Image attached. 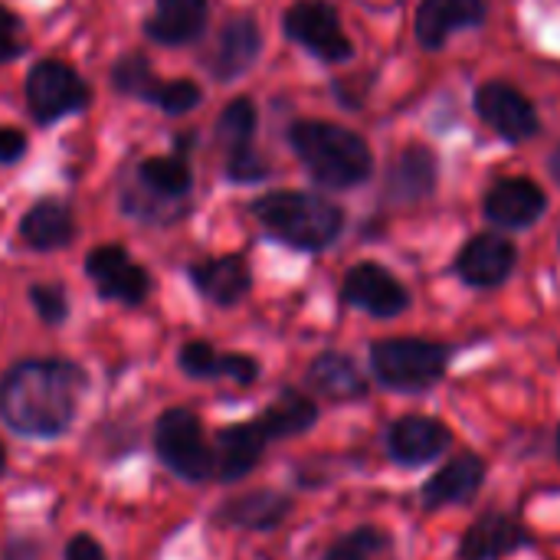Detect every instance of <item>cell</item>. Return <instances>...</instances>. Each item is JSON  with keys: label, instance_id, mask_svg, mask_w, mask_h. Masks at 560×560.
I'll return each mask as SVG.
<instances>
[{"label": "cell", "instance_id": "cell-6", "mask_svg": "<svg viewBox=\"0 0 560 560\" xmlns=\"http://www.w3.org/2000/svg\"><path fill=\"white\" fill-rule=\"evenodd\" d=\"M26 98H30V108L39 121H56L62 115L85 108L92 98V89L66 62L46 59V62L33 66V72L26 79Z\"/></svg>", "mask_w": 560, "mask_h": 560}, {"label": "cell", "instance_id": "cell-12", "mask_svg": "<svg viewBox=\"0 0 560 560\" xmlns=\"http://www.w3.org/2000/svg\"><path fill=\"white\" fill-rule=\"evenodd\" d=\"M476 112L486 125H492L505 141H528L538 131L535 105L509 82H486L476 92Z\"/></svg>", "mask_w": 560, "mask_h": 560}, {"label": "cell", "instance_id": "cell-29", "mask_svg": "<svg viewBox=\"0 0 560 560\" xmlns=\"http://www.w3.org/2000/svg\"><path fill=\"white\" fill-rule=\"evenodd\" d=\"M253 131H256V108L249 98H233L220 121H217V141L226 148V154H243L249 151V141H253Z\"/></svg>", "mask_w": 560, "mask_h": 560}, {"label": "cell", "instance_id": "cell-18", "mask_svg": "<svg viewBox=\"0 0 560 560\" xmlns=\"http://www.w3.org/2000/svg\"><path fill=\"white\" fill-rule=\"evenodd\" d=\"M180 371L190 374V377H230L233 384H253L259 377V364L246 354H220L213 345L207 341H190L180 348V358H177Z\"/></svg>", "mask_w": 560, "mask_h": 560}, {"label": "cell", "instance_id": "cell-28", "mask_svg": "<svg viewBox=\"0 0 560 560\" xmlns=\"http://www.w3.org/2000/svg\"><path fill=\"white\" fill-rule=\"evenodd\" d=\"M138 177L151 194L161 197H184L194 184L190 164L184 158H148L138 167Z\"/></svg>", "mask_w": 560, "mask_h": 560}, {"label": "cell", "instance_id": "cell-31", "mask_svg": "<svg viewBox=\"0 0 560 560\" xmlns=\"http://www.w3.org/2000/svg\"><path fill=\"white\" fill-rule=\"evenodd\" d=\"M197 102H200V85L190 82V79L161 82L158 92H154V98H151V105H161V108L171 112V115H184V112H190Z\"/></svg>", "mask_w": 560, "mask_h": 560}, {"label": "cell", "instance_id": "cell-2", "mask_svg": "<svg viewBox=\"0 0 560 560\" xmlns=\"http://www.w3.org/2000/svg\"><path fill=\"white\" fill-rule=\"evenodd\" d=\"M289 141L302 158V164L308 167V174L325 187L345 190L371 177L374 154L368 141L351 128L331 121H295Z\"/></svg>", "mask_w": 560, "mask_h": 560}, {"label": "cell", "instance_id": "cell-38", "mask_svg": "<svg viewBox=\"0 0 560 560\" xmlns=\"http://www.w3.org/2000/svg\"><path fill=\"white\" fill-rule=\"evenodd\" d=\"M555 456L560 459V427H558V433H555Z\"/></svg>", "mask_w": 560, "mask_h": 560}, {"label": "cell", "instance_id": "cell-8", "mask_svg": "<svg viewBox=\"0 0 560 560\" xmlns=\"http://www.w3.org/2000/svg\"><path fill=\"white\" fill-rule=\"evenodd\" d=\"M285 33L295 43H302L305 49H312L315 56L328 59V62H341V59H348L354 52L351 39L341 30L338 13L322 0H302L295 7H289Z\"/></svg>", "mask_w": 560, "mask_h": 560}, {"label": "cell", "instance_id": "cell-39", "mask_svg": "<svg viewBox=\"0 0 560 560\" xmlns=\"http://www.w3.org/2000/svg\"><path fill=\"white\" fill-rule=\"evenodd\" d=\"M3 463H7V459H3V446H0V472H3Z\"/></svg>", "mask_w": 560, "mask_h": 560}, {"label": "cell", "instance_id": "cell-3", "mask_svg": "<svg viewBox=\"0 0 560 560\" xmlns=\"http://www.w3.org/2000/svg\"><path fill=\"white\" fill-rule=\"evenodd\" d=\"M253 210L272 236L295 249H325L338 240L345 226V217L335 203L299 190L266 194L262 200H256Z\"/></svg>", "mask_w": 560, "mask_h": 560}, {"label": "cell", "instance_id": "cell-13", "mask_svg": "<svg viewBox=\"0 0 560 560\" xmlns=\"http://www.w3.org/2000/svg\"><path fill=\"white\" fill-rule=\"evenodd\" d=\"M515 262H518V249L512 240L495 233H479L463 246L456 259V272L472 289H495L515 272Z\"/></svg>", "mask_w": 560, "mask_h": 560}, {"label": "cell", "instance_id": "cell-24", "mask_svg": "<svg viewBox=\"0 0 560 560\" xmlns=\"http://www.w3.org/2000/svg\"><path fill=\"white\" fill-rule=\"evenodd\" d=\"M289 512H292V499L289 495L262 489V492H246V495L226 502L220 518L230 522V525L249 528V532H272V528H279L289 518Z\"/></svg>", "mask_w": 560, "mask_h": 560}, {"label": "cell", "instance_id": "cell-22", "mask_svg": "<svg viewBox=\"0 0 560 560\" xmlns=\"http://www.w3.org/2000/svg\"><path fill=\"white\" fill-rule=\"evenodd\" d=\"M433 187H436V154L423 144H410L397 158L387 177V194L400 203H413V200L430 197Z\"/></svg>", "mask_w": 560, "mask_h": 560}, {"label": "cell", "instance_id": "cell-7", "mask_svg": "<svg viewBox=\"0 0 560 560\" xmlns=\"http://www.w3.org/2000/svg\"><path fill=\"white\" fill-rule=\"evenodd\" d=\"M384 443H387V453H390V459L397 466L423 469L453 446V430L436 417L407 413V417H400V420H394L387 427Z\"/></svg>", "mask_w": 560, "mask_h": 560}, {"label": "cell", "instance_id": "cell-30", "mask_svg": "<svg viewBox=\"0 0 560 560\" xmlns=\"http://www.w3.org/2000/svg\"><path fill=\"white\" fill-rule=\"evenodd\" d=\"M112 82H115V89H121V92H128V95H138V98H144V102H151L154 92H158V85H161V79L151 72L148 59L138 56V52H128L125 59L115 62Z\"/></svg>", "mask_w": 560, "mask_h": 560}, {"label": "cell", "instance_id": "cell-10", "mask_svg": "<svg viewBox=\"0 0 560 560\" xmlns=\"http://www.w3.org/2000/svg\"><path fill=\"white\" fill-rule=\"evenodd\" d=\"M535 538L525 528L522 518L509 512H486L479 515L459 538V560H505L525 548H532Z\"/></svg>", "mask_w": 560, "mask_h": 560}, {"label": "cell", "instance_id": "cell-5", "mask_svg": "<svg viewBox=\"0 0 560 560\" xmlns=\"http://www.w3.org/2000/svg\"><path fill=\"white\" fill-rule=\"evenodd\" d=\"M154 450L171 472L187 482H207L213 476V450L203 440L197 413L174 407L154 423Z\"/></svg>", "mask_w": 560, "mask_h": 560}, {"label": "cell", "instance_id": "cell-34", "mask_svg": "<svg viewBox=\"0 0 560 560\" xmlns=\"http://www.w3.org/2000/svg\"><path fill=\"white\" fill-rule=\"evenodd\" d=\"M266 161L262 158H256L253 151H243V154H233L230 158V177H236V180H259V177H266Z\"/></svg>", "mask_w": 560, "mask_h": 560}, {"label": "cell", "instance_id": "cell-35", "mask_svg": "<svg viewBox=\"0 0 560 560\" xmlns=\"http://www.w3.org/2000/svg\"><path fill=\"white\" fill-rule=\"evenodd\" d=\"M66 560H105V551L98 548L95 538L89 535H75L66 548Z\"/></svg>", "mask_w": 560, "mask_h": 560}, {"label": "cell", "instance_id": "cell-14", "mask_svg": "<svg viewBox=\"0 0 560 560\" xmlns=\"http://www.w3.org/2000/svg\"><path fill=\"white\" fill-rule=\"evenodd\" d=\"M85 269L95 279L102 299L138 305V302H144V295L151 289L148 272L138 262H131L121 246H98V249H92L89 259H85Z\"/></svg>", "mask_w": 560, "mask_h": 560}, {"label": "cell", "instance_id": "cell-27", "mask_svg": "<svg viewBox=\"0 0 560 560\" xmlns=\"http://www.w3.org/2000/svg\"><path fill=\"white\" fill-rule=\"evenodd\" d=\"M394 558V538L384 528L364 525L348 532L345 538H338L328 551L325 560H390Z\"/></svg>", "mask_w": 560, "mask_h": 560}, {"label": "cell", "instance_id": "cell-33", "mask_svg": "<svg viewBox=\"0 0 560 560\" xmlns=\"http://www.w3.org/2000/svg\"><path fill=\"white\" fill-rule=\"evenodd\" d=\"M23 52V30H20V20L0 7V62H10Z\"/></svg>", "mask_w": 560, "mask_h": 560}, {"label": "cell", "instance_id": "cell-17", "mask_svg": "<svg viewBox=\"0 0 560 560\" xmlns=\"http://www.w3.org/2000/svg\"><path fill=\"white\" fill-rule=\"evenodd\" d=\"M486 0H423L417 10V36L427 49H440L456 30L479 26Z\"/></svg>", "mask_w": 560, "mask_h": 560}, {"label": "cell", "instance_id": "cell-23", "mask_svg": "<svg viewBox=\"0 0 560 560\" xmlns=\"http://www.w3.org/2000/svg\"><path fill=\"white\" fill-rule=\"evenodd\" d=\"M190 279L217 305H236L249 292V269L240 256L203 259L190 269Z\"/></svg>", "mask_w": 560, "mask_h": 560}, {"label": "cell", "instance_id": "cell-19", "mask_svg": "<svg viewBox=\"0 0 560 560\" xmlns=\"http://www.w3.org/2000/svg\"><path fill=\"white\" fill-rule=\"evenodd\" d=\"M256 52H259V26L249 16H236L223 26L213 59H210V69L220 82H230L253 66Z\"/></svg>", "mask_w": 560, "mask_h": 560}, {"label": "cell", "instance_id": "cell-1", "mask_svg": "<svg viewBox=\"0 0 560 560\" xmlns=\"http://www.w3.org/2000/svg\"><path fill=\"white\" fill-rule=\"evenodd\" d=\"M85 374L69 361H23L0 381V413L33 440L62 436L79 410Z\"/></svg>", "mask_w": 560, "mask_h": 560}, {"label": "cell", "instance_id": "cell-15", "mask_svg": "<svg viewBox=\"0 0 560 560\" xmlns=\"http://www.w3.org/2000/svg\"><path fill=\"white\" fill-rule=\"evenodd\" d=\"M269 440L262 433L259 423H236V427H223L213 440V476L223 482H240L246 479L262 453H266Z\"/></svg>", "mask_w": 560, "mask_h": 560}, {"label": "cell", "instance_id": "cell-21", "mask_svg": "<svg viewBox=\"0 0 560 560\" xmlns=\"http://www.w3.org/2000/svg\"><path fill=\"white\" fill-rule=\"evenodd\" d=\"M308 384L335 400V404H348V400H361L368 394V381L364 374L358 371V364L348 358V354H338V351H325L312 361L308 368Z\"/></svg>", "mask_w": 560, "mask_h": 560}, {"label": "cell", "instance_id": "cell-37", "mask_svg": "<svg viewBox=\"0 0 560 560\" xmlns=\"http://www.w3.org/2000/svg\"><path fill=\"white\" fill-rule=\"evenodd\" d=\"M551 171H555V177L560 180V148L555 151V158H551Z\"/></svg>", "mask_w": 560, "mask_h": 560}, {"label": "cell", "instance_id": "cell-36", "mask_svg": "<svg viewBox=\"0 0 560 560\" xmlns=\"http://www.w3.org/2000/svg\"><path fill=\"white\" fill-rule=\"evenodd\" d=\"M26 151V138L16 128H0V164H13Z\"/></svg>", "mask_w": 560, "mask_h": 560}, {"label": "cell", "instance_id": "cell-25", "mask_svg": "<svg viewBox=\"0 0 560 560\" xmlns=\"http://www.w3.org/2000/svg\"><path fill=\"white\" fill-rule=\"evenodd\" d=\"M20 236L30 249H39V253H49V249H62L72 243L75 236V223L69 217V210L56 200H43L36 203L23 223H20Z\"/></svg>", "mask_w": 560, "mask_h": 560}, {"label": "cell", "instance_id": "cell-4", "mask_svg": "<svg viewBox=\"0 0 560 560\" xmlns=\"http://www.w3.org/2000/svg\"><path fill=\"white\" fill-rule=\"evenodd\" d=\"M453 361V348L427 338H384L371 345V371L381 387L397 394H423L436 387Z\"/></svg>", "mask_w": 560, "mask_h": 560}, {"label": "cell", "instance_id": "cell-20", "mask_svg": "<svg viewBox=\"0 0 560 560\" xmlns=\"http://www.w3.org/2000/svg\"><path fill=\"white\" fill-rule=\"evenodd\" d=\"M203 26H207V0H154L148 36L164 46H177L200 36Z\"/></svg>", "mask_w": 560, "mask_h": 560}, {"label": "cell", "instance_id": "cell-32", "mask_svg": "<svg viewBox=\"0 0 560 560\" xmlns=\"http://www.w3.org/2000/svg\"><path fill=\"white\" fill-rule=\"evenodd\" d=\"M30 299H33V308L39 312V318H43L46 325L66 322L69 305H66V292H62L59 285H33V289H30Z\"/></svg>", "mask_w": 560, "mask_h": 560}, {"label": "cell", "instance_id": "cell-9", "mask_svg": "<svg viewBox=\"0 0 560 560\" xmlns=\"http://www.w3.org/2000/svg\"><path fill=\"white\" fill-rule=\"evenodd\" d=\"M341 295L351 308H361L374 318H397L410 305V292L404 289V282L377 262H358L354 269H348Z\"/></svg>", "mask_w": 560, "mask_h": 560}, {"label": "cell", "instance_id": "cell-16", "mask_svg": "<svg viewBox=\"0 0 560 560\" xmlns=\"http://www.w3.org/2000/svg\"><path fill=\"white\" fill-rule=\"evenodd\" d=\"M545 207H548L545 190H541L535 180H528V177L499 180V184L486 194V200H482L486 217H489L492 223L512 226V230L532 226V223L545 213Z\"/></svg>", "mask_w": 560, "mask_h": 560}, {"label": "cell", "instance_id": "cell-11", "mask_svg": "<svg viewBox=\"0 0 560 560\" xmlns=\"http://www.w3.org/2000/svg\"><path fill=\"white\" fill-rule=\"evenodd\" d=\"M489 476V466L482 456L476 453H463L456 459H450L446 466H440L420 489V502L427 512H443L453 505H469L476 502V495L482 492Z\"/></svg>", "mask_w": 560, "mask_h": 560}, {"label": "cell", "instance_id": "cell-26", "mask_svg": "<svg viewBox=\"0 0 560 560\" xmlns=\"http://www.w3.org/2000/svg\"><path fill=\"white\" fill-rule=\"evenodd\" d=\"M256 423L262 427L266 440L302 436L305 430H312L318 423V407H315V400H308L299 390H282Z\"/></svg>", "mask_w": 560, "mask_h": 560}]
</instances>
